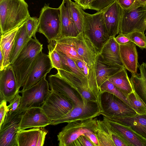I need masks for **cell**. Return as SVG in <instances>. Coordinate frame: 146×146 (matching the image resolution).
<instances>
[{
    "instance_id": "83f0119b",
    "label": "cell",
    "mask_w": 146,
    "mask_h": 146,
    "mask_svg": "<svg viewBox=\"0 0 146 146\" xmlns=\"http://www.w3.org/2000/svg\"><path fill=\"white\" fill-rule=\"evenodd\" d=\"M54 40V48L67 57L83 60L77 53L74 44L73 37H64Z\"/></svg>"
},
{
    "instance_id": "484cf974",
    "label": "cell",
    "mask_w": 146,
    "mask_h": 146,
    "mask_svg": "<svg viewBox=\"0 0 146 146\" xmlns=\"http://www.w3.org/2000/svg\"><path fill=\"white\" fill-rule=\"evenodd\" d=\"M21 25L1 34L0 49L4 57L3 67L1 70L10 64V56L17 32Z\"/></svg>"
},
{
    "instance_id": "681fc988",
    "label": "cell",
    "mask_w": 146,
    "mask_h": 146,
    "mask_svg": "<svg viewBox=\"0 0 146 146\" xmlns=\"http://www.w3.org/2000/svg\"><path fill=\"white\" fill-rule=\"evenodd\" d=\"M141 4L146 5V0H138Z\"/></svg>"
},
{
    "instance_id": "2e32d148",
    "label": "cell",
    "mask_w": 146,
    "mask_h": 146,
    "mask_svg": "<svg viewBox=\"0 0 146 146\" xmlns=\"http://www.w3.org/2000/svg\"><path fill=\"white\" fill-rule=\"evenodd\" d=\"M52 121L41 107L30 108L24 112L21 120L20 130L37 127H44L50 125Z\"/></svg>"
},
{
    "instance_id": "8992f818",
    "label": "cell",
    "mask_w": 146,
    "mask_h": 146,
    "mask_svg": "<svg viewBox=\"0 0 146 146\" xmlns=\"http://www.w3.org/2000/svg\"><path fill=\"white\" fill-rule=\"evenodd\" d=\"M96 118L70 121L57 135L59 146H69L78 138L86 133H95L97 126Z\"/></svg>"
},
{
    "instance_id": "7402d4cb",
    "label": "cell",
    "mask_w": 146,
    "mask_h": 146,
    "mask_svg": "<svg viewBox=\"0 0 146 146\" xmlns=\"http://www.w3.org/2000/svg\"><path fill=\"white\" fill-rule=\"evenodd\" d=\"M119 45L120 57L124 67L132 74H137L138 54L136 44L131 41Z\"/></svg>"
},
{
    "instance_id": "f546056e",
    "label": "cell",
    "mask_w": 146,
    "mask_h": 146,
    "mask_svg": "<svg viewBox=\"0 0 146 146\" xmlns=\"http://www.w3.org/2000/svg\"><path fill=\"white\" fill-rule=\"evenodd\" d=\"M124 68L111 76L108 79L118 89L127 97L133 91L132 84Z\"/></svg>"
},
{
    "instance_id": "d6a6232c",
    "label": "cell",
    "mask_w": 146,
    "mask_h": 146,
    "mask_svg": "<svg viewBox=\"0 0 146 146\" xmlns=\"http://www.w3.org/2000/svg\"><path fill=\"white\" fill-rule=\"evenodd\" d=\"M127 97L130 106L137 114L142 115L146 113V105L134 91Z\"/></svg>"
},
{
    "instance_id": "ba28073f",
    "label": "cell",
    "mask_w": 146,
    "mask_h": 146,
    "mask_svg": "<svg viewBox=\"0 0 146 146\" xmlns=\"http://www.w3.org/2000/svg\"><path fill=\"white\" fill-rule=\"evenodd\" d=\"M46 77L28 89L19 91L22 95L20 110L25 111L31 108L41 107L50 91L49 83Z\"/></svg>"
},
{
    "instance_id": "7a4b0ae2",
    "label": "cell",
    "mask_w": 146,
    "mask_h": 146,
    "mask_svg": "<svg viewBox=\"0 0 146 146\" xmlns=\"http://www.w3.org/2000/svg\"><path fill=\"white\" fill-rule=\"evenodd\" d=\"M42 46L36 38H31L12 64L19 89L24 86L36 58L42 51Z\"/></svg>"
},
{
    "instance_id": "6da1fadb",
    "label": "cell",
    "mask_w": 146,
    "mask_h": 146,
    "mask_svg": "<svg viewBox=\"0 0 146 146\" xmlns=\"http://www.w3.org/2000/svg\"><path fill=\"white\" fill-rule=\"evenodd\" d=\"M25 0H0L1 34L21 25L30 15Z\"/></svg>"
},
{
    "instance_id": "9c48e42d",
    "label": "cell",
    "mask_w": 146,
    "mask_h": 146,
    "mask_svg": "<svg viewBox=\"0 0 146 146\" xmlns=\"http://www.w3.org/2000/svg\"><path fill=\"white\" fill-rule=\"evenodd\" d=\"M41 107L48 117L52 121L66 114L74 106L70 101L60 94L51 90Z\"/></svg>"
},
{
    "instance_id": "ac0fdd59",
    "label": "cell",
    "mask_w": 146,
    "mask_h": 146,
    "mask_svg": "<svg viewBox=\"0 0 146 146\" xmlns=\"http://www.w3.org/2000/svg\"><path fill=\"white\" fill-rule=\"evenodd\" d=\"M122 9L115 1L104 10V21L110 38H114L119 34Z\"/></svg>"
},
{
    "instance_id": "30bf717a",
    "label": "cell",
    "mask_w": 146,
    "mask_h": 146,
    "mask_svg": "<svg viewBox=\"0 0 146 146\" xmlns=\"http://www.w3.org/2000/svg\"><path fill=\"white\" fill-rule=\"evenodd\" d=\"M25 111L19 109L11 114L7 113L0 127V146H18L17 137L20 123Z\"/></svg>"
},
{
    "instance_id": "74e56055",
    "label": "cell",
    "mask_w": 146,
    "mask_h": 146,
    "mask_svg": "<svg viewBox=\"0 0 146 146\" xmlns=\"http://www.w3.org/2000/svg\"><path fill=\"white\" fill-rule=\"evenodd\" d=\"M27 34L30 38H36L35 35L39 26V19L29 15L25 20Z\"/></svg>"
},
{
    "instance_id": "e0dca14e",
    "label": "cell",
    "mask_w": 146,
    "mask_h": 146,
    "mask_svg": "<svg viewBox=\"0 0 146 146\" xmlns=\"http://www.w3.org/2000/svg\"><path fill=\"white\" fill-rule=\"evenodd\" d=\"M48 80L51 90L58 92L72 102L74 107L84 105L78 93L58 73L49 76Z\"/></svg>"
},
{
    "instance_id": "44dd1931",
    "label": "cell",
    "mask_w": 146,
    "mask_h": 146,
    "mask_svg": "<svg viewBox=\"0 0 146 146\" xmlns=\"http://www.w3.org/2000/svg\"><path fill=\"white\" fill-rule=\"evenodd\" d=\"M71 0H63L60 11V37H76L80 33L74 22L71 11Z\"/></svg>"
},
{
    "instance_id": "d6986e66",
    "label": "cell",
    "mask_w": 146,
    "mask_h": 146,
    "mask_svg": "<svg viewBox=\"0 0 146 146\" xmlns=\"http://www.w3.org/2000/svg\"><path fill=\"white\" fill-rule=\"evenodd\" d=\"M57 73L79 94L84 105L97 99L90 90L75 75L68 71L58 70Z\"/></svg>"
},
{
    "instance_id": "60d3db41",
    "label": "cell",
    "mask_w": 146,
    "mask_h": 146,
    "mask_svg": "<svg viewBox=\"0 0 146 146\" xmlns=\"http://www.w3.org/2000/svg\"><path fill=\"white\" fill-rule=\"evenodd\" d=\"M69 146H94L89 139L82 135L72 142Z\"/></svg>"
},
{
    "instance_id": "5b68a950",
    "label": "cell",
    "mask_w": 146,
    "mask_h": 146,
    "mask_svg": "<svg viewBox=\"0 0 146 146\" xmlns=\"http://www.w3.org/2000/svg\"><path fill=\"white\" fill-rule=\"evenodd\" d=\"M37 32L43 34L48 43L60 37V11L45 4L40 12Z\"/></svg>"
},
{
    "instance_id": "bcb514c9",
    "label": "cell",
    "mask_w": 146,
    "mask_h": 146,
    "mask_svg": "<svg viewBox=\"0 0 146 146\" xmlns=\"http://www.w3.org/2000/svg\"><path fill=\"white\" fill-rule=\"evenodd\" d=\"M84 135L89 139L94 146H99L98 140L95 133L89 132L85 133Z\"/></svg>"
},
{
    "instance_id": "1f68e13d",
    "label": "cell",
    "mask_w": 146,
    "mask_h": 146,
    "mask_svg": "<svg viewBox=\"0 0 146 146\" xmlns=\"http://www.w3.org/2000/svg\"><path fill=\"white\" fill-rule=\"evenodd\" d=\"M57 51L63 63V70L71 72L75 75L90 90L94 95L90 87L87 78L82 73L74 60L71 58L67 57L62 53Z\"/></svg>"
},
{
    "instance_id": "d4e9b609",
    "label": "cell",
    "mask_w": 146,
    "mask_h": 146,
    "mask_svg": "<svg viewBox=\"0 0 146 146\" xmlns=\"http://www.w3.org/2000/svg\"><path fill=\"white\" fill-rule=\"evenodd\" d=\"M105 62L112 64L123 66L119 54V45L114 38H110L99 54Z\"/></svg>"
},
{
    "instance_id": "603a6c76",
    "label": "cell",
    "mask_w": 146,
    "mask_h": 146,
    "mask_svg": "<svg viewBox=\"0 0 146 146\" xmlns=\"http://www.w3.org/2000/svg\"><path fill=\"white\" fill-rule=\"evenodd\" d=\"M124 66L108 63L98 55L96 68V75L98 86H101L111 76L124 68Z\"/></svg>"
},
{
    "instance_id": "52a82bcc",
    "label": "cell",
    "mask_w": 146,
    "mask_h": 146,
    "mask_svg": "<svg viewBox=\"0 0 146 146\" xmlns=\"http://www.w3.org/2000/svg\"><path fill=\"white\" fill-rule=\"evenodd\" d=\"M101 115L108 118L132 117L137 114L129 105L116 96L107 92L101 94Z\"/></svg>"
},
{
    "instance_id": "ab89813d",
    "label": "cell",
    "mask_w": 146,
    "mask_h": 146,
    "mask_svg": "<svg viewBox=\"0 0 146 146\" xmlns=\"http://www.w3.org/2000/svg\"><path fill=\"white\" fill-rule=\"evenodd\" d=\"M19 91L17 93L13 99L7 106L8 111L7 113L11 114L18 110L21 104V96L19 94Z\"/></svg>"
},
{
    "instance_id": "f6af8a7d",
    "label": "cell",
    "mask_w": 146,
    "mask_h": 146,
    "mask_svg": "<svg viewBox=\"0 0 146 146\" xmlns=\"http://www.w3.org/2000/svg\"><path fill=\"white\" fill-rule=\"evenodd\" d=\"M115 40L119 44H124L130 42V40L125 35L119 34L118 35L114 38Z\"/></svg>"
},
{
    "instance_id": "ee69618b",
    "label": "cell",
    "mask_w": 146,
    "mask_h": 146,
    "mask_svg": "<svg viewBox=\"0 0 146 146\" xmlns=\"http://www.w3.org/2000/svg\"><path fill=\"white\" fill-rule=\"evenodd\" d=\"M135 0H116L118 3L123 9H126L131 7Z\"/></svg>"
},
{
    "instance_id": "f35d334b",
    "label": "cell",
    "mask_w": 146,
    "mask_h": 146,
    "mask_svg": "<svg viewBox=\"0 0 146 146\" xmlns=\"http://www.w3.org/2000/svg\"><path fill=\"white\" fill-rule=\"evenodd\" d=\"M116 0H93L88 9L99 12L105 10Z\"/></svg>"
},
{
    "instance_id": "4dcf8cb0",
    "label": "cell",
    "mask_w": 146,
    "mask_h": 146,
    "mask_svg": "<svg viewBox=\"0 0 146 146\" xmlns=\"http://www.w3.org/2000/svg\"><path fill=\"white\" fill-rule=\"evenodd\" d=\"M95 133L98 140L99 146H115L111 133L103 120L97 119Z\"/></svg>"
},
{
    "instance_id": "b9f144b4",
    "label": "cell",
    "mask_w": 146,
    "mask_h": 146,
    "mask_svg": "<svg viewBox=\"0 0 146 146\" xmlns=\"http://www.w3.org/2000/svg\"><path fill=\"white\" fill-rule=\"evenodd\" d=\"M7 102L5 101L0 102V127L3 123L9 111Z\"/></svg>"
},
{
    "instance_id": "3957f363",
    "label": "cell",
    "mask_w": 146,
    "mask_h": 146,
    "mask_svg": "<svg viewBox=\"0 0 146 146\" xmlns=\"http://www.w3.org/2000/svg\"><path fill=\"white\" fill-rule=\"evenodd\" d=\"M84 18L83 33L90 39L99 54L102 48L110 38L104 24V10L94 14L85 12L81 8Z\"/></svg>"
},
{
    "instance_id": "8d00e7d4",
    "label": "cell",
    "mask_w": 146,
    "mask_h": 146,
    "mask_svg": "<svg viewBox=\"0 0 146 146\" xmlns=\"http://www.w3.org/2000/svg\"><path fill=\"white\" fill-rule=\"evenodd\" d=\"M125 35L141 49H146V36L144 33L134 32Z\"/></svg>"
},
{
    "instance_id": "d590c367",
    "label": "cell",
    "mask_w": 146,
    "mask_h": 146,
    "mask_svg": "<svg viewBox=\"0 0 146 146\" xmlns=\"http://www.w3.org/2000/svg\"><path fill=\"white\" fill-rule=\"evenodd\" d=\"M48 48V55L54 68L57 70H63V64L60 56L58 51L54 48V40L49 43Z\"/></svg>"
},
{
    "instance_id": "4316f807",
    "label": "cell",
    "mask_w": 146,
    "mask_h": 146,
    "mask_svg": "<svg viewBox=\"0 0 146 146\" xmlns=\"http://www.w3.org/2000/svg\"><path fill=\"white\" fill-rule=\"evenodd\" d=\"M140 75L132 74L130 79L133 90L146 105V63L138 64Z\"/></svg>"
},
{
    "instance_id": "7bdbcfd3",
    "label": "cell",
    "mask_w": 146,
    "mask_h": 146,
    "mask_svg": "<svg viewBox=\"0 0 146 146\" xmlns=\"http://www.w3.org/2000/svg\"><path fill=\"white\" fill-rule=\"evenodd\" d=\"M108 128L111 133L113 140L115 146H128L120 136Z\"/></svg>"
},
{
    "instance_id": "9a60e30c",
    "label": "cell",
    "mask_w": 146,
    "mask_h": 146,
    "mask_svg": "<svg viewBox=\"0 0 146 146\" xmlns=\"http://www.w3.org/2000/svg\"><path fill=\"white\" fill-rule=\"evenodd\" d=\"M103 120L108 127L120 136L128 146H146V139L130 127L104 116Z\"/></svg>"
},
{
    "instance_id": "c3c4849f",
    "label": "cell",
    "mask_w": 146,
    "mask_h": 146,
    "mask_svg": "<svg viewBox=\"0 0 146 146\" xmlns=\"http://www.w3.org/2000/svg\"><path fill=\"white\" fill-rule=\"evenodd\" d=\"M3 53L1 49H0V70L3 67Z\"/></svg>"
},
{
    "instance_id": "7c38bea8",
    "label": "cell",
    "mask_w": 146,
    "mask_h": 146,
    "mask_svg": "<svg viewBox=\"0 0 146 146\" xmlns=\"http://www.w3.org/2000/svg\"><path fill=\"white\" fill-rule=\"evenodd\" d=\"M54 68L49 55L41 52L36 58L22 90L34 85Z\"/></svg>"
},
{
    "instance_id": "7dc6e473",
    "label": "cell",
    "mask_w": 146,
    "mask_h": 146,
    "mask_svg": "<svg viewBox=\"0 0 146 146\" xmlns=\"http://www.w3.org/2000/svg\"><path fill=\"white\" fill-rule=\"evenodd\" d=\"M75 3L84 10L88 9L89 5L93 0H74Z\"/></svg>"
},
{
    "instance_id": "277c9868",
    "label": "cell",
    "mask_w": 146,
    "mask_h": 146,
    "mask_svg": "<svg viewBox=\"0 0 146 146\" xmlns=\"http://www.w3.org/2000/svg\"><path fill=\"white\" fill-rule=\"evenodd\" d=\"M122 9L119 34L127 35L134 32L144 33L146 29V5L135 0L129 8Z\"/></svg>"
},
{
    "instance_id": "836d02e7",
    "label": "cell",
    "mask_w": 146,
    "mask_h": 146,
    "mask_svg": "<svg viewBox=\"0 0 146 146\" xmlns=\"http://www.w3.org/2000/svg\"><path fill=\"white\" fill-rule=\"evenodd\" d=\"M70 8L72 19L79 33L83 32L84 18L81 10L82 8L76 3L72 1Z\"/></svg>"
},
{
    "instance_id": "f1b7e54d",
    "label": "cell",
    "mask_w": 146,
    "mask_h": 146,
    "mask_svg": "<svg viewBox=\"0 0 146 146\" xmlns=\"http://www.w3.org/2000/svg\"><path fill=\"white\" fill-rule=\"evenodd\" d=\"M30 38L27 32L25 21L20 26L17 32L10 58V64H13Z\"/></svg>"
},
{
    "instance_id": "4fadbf2b",
    "label": "cell",
    "mask_w": 146,
    "mask_h": 146,
    "mask_svg": "<svg viewBox=\"0 0 146 146\" xmlns=\"http://www.w3.org/2000/svg\"><path fill=\"white\" fill-rule=\"evenodd\" d=\"M19 91L12 65L0 70V102L10 103Z\"/></svg>"
},
{
    "instance_id": "5bb4252c",
    "label": "cell",
    "mask_w": 146,
    "mask_h": 146,
    "mask_svg": "<svg viewBox=\"0 0 146 146\" xmlns=\"http://www.w3.org/2000/svg\"><path fill=\"white\" fill-rule=\"evenodd\" d=\"M74 44L78 54L96 75L97 58L99 54L88 38L83 32L73 37Z\"/></svg>"
},
{
    "instance_id": "e575fe53",
    "label": "cell",
    "mask_w": 146,
    "mask_h": 146,
    "mask_svg": "<svg viewBox=\"0 0 146 146\" xmlns=\"http://www.w3.org/2000/svg\"><path fill=\"white\" fill-rule=\"evenodd\" d=\"M100 90L101 94L104 92H109L120 98L130 106L126 96L108 80L101 86Z\"/></svg>"
},
{
    "instance_id": "cb8c5ba5",
    "label": "cell",
    "mask_w": 146,
    "mask_h": 146,
    "mask_svg": "<svg viewBox=\"0 0 146 146\" xmlns=\"http://www.w3.org/2000/svg\"><path fill=\"white\" fill-rule=\"evenodd\" d=\"M108 119L130 127L146 139V113L142 115L137 114L132 117Z\"/></svg>"
},
{
    "instance_id": "ffe728a7",
    "label": "cell",
    "mask_w": 146,
    "mask_h": 146,
    "mask_svg": "<svg viewBox=\"0 0 146 146\" xmlns=\"http://www.w3.org/2000/svg\"><path fill=\"white\" fill-rule=\"evenodd\" d=\"M48 132L43 127L20 130L17 137L18 146H42Z\"/></svg>"
},
{
    "instance_id": "8fae6325",
    "label": "cell",
    "mask_w": 146,
    "mask_h": 146,
    "mask_svg": "<svg viewBox=\"0 0 146 146\" xmlns=\"http://www.w3.org/2000/svg\"><path fill=\"white\" fill-rule=\"evenodd\" d=\"M103 112L101 105L97 102H90L86 106H75L58 119L52 121L50 125H56L70 121L95 118Z\"/></svg>"
}]
</instances>
